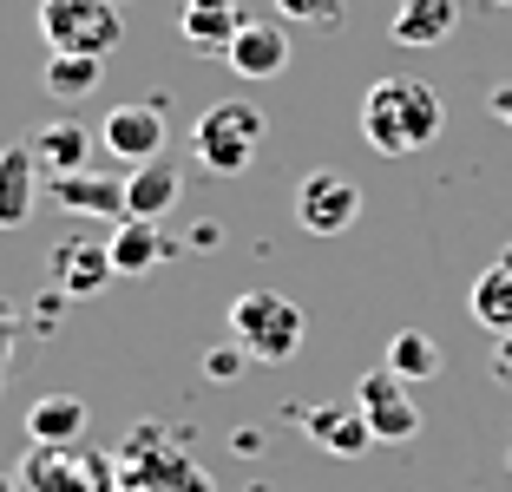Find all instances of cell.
<instances>
[{
  "instance_id": "6da1fadb",
  "label": "cell",
  "mask_w": 512,
  "mask_h": 492,
  "mask_svg": "<svg viewBox=\"0 0 512 492\" xmlns=\"http://www.w3.org/2000/svg\"><path fill=\"white\" fill-rule=\"evenodd\" d=\"M440 92L427 79H375L362 99V138L381 158H414L440 138Z\"/></svg>"
},
{
  "instance_id": "7a4b0ae2",
  "label": "cell",
  "mask_w": 512,
  "mask_h": 492,
  "mask_svg": "<svg viewBox=\"0 0 512 492\" xmlns=\"http://www.w3.org/2000/svg\"><path fill=\"white\" fill-rule=\"evenodd\" d=\"M230 342L250 361H263V368H283V361H296L302 342H309V315H302L283 289H243V296L230 302Z\"/></svg>"
},
{
  "instance_id": "3957f363",
  "label": "cell",
  "mask_w": 512,
  "mask_h": 492,
  "mask_svg": "<svg viewBox=\"0 0 512 492\" xmlns=\"http://www.w3.org/2000/svg\"><path fill=\"white\" fill-rule=\"evenodd\" d=\"M263 132H270V119H263L250 99H217L211 112H197L191 151H197V164H204V171H217V178H237V171H250Z\"/></svg>"
},
{
  "instance_id": "277c9868",
  "label": "cell",
  "mask_w": 512,
  "mask_h": 492,
  "mask_svg": "<svg viewBox=\"0 0 512 492\" xmlns=\"http://www.w3.org/2000/svg\"><path fill=\"white\" fill-rule=\"evenodd\" d=\"M40 33L53 53H92V60H106L125 40L112 0H40Z\"/></svg>"
},
{
  "instance_id": "5b68a950",
  "label": "cell",
  "mask_w": 512,
  "mask_h": 492,
  "mask_svg": "<svg viewBox=\"0 0 512 492\" xmlns=\"http://www.w3.org/2000/svg\"><path fill=\"white\" fill-rule=\"evenodd\" d=\"M355 407H362V420L375 427L381 447H407V440L421 433V407H414V388H407L394 368H368L362 381H355Z\"/></svg>"
},
{
  "instance_id": "8992f818",
  "label": "cell",
  "mask_w": 512,
  "mask_h": 492,
  "mask_svg": "<svg viewBox=\"0 0 512 492\" xmlns=\"http://www.w3.org/2000/svg\"><path fill=\"white\" fill-rule=\"evenodd\" d=\"M362 217V191L342 178V171H309L296 184V224L309 237H342L348 224Z\"/></svg>"
},
{
  "instance_id": "52a82bcc",
  "label": "cell",
  "mask_w": 512,
  "mask_h": 492,
  "mask_svg": "<svg viewBox=\"0 0 512 492\" xmlns=\"http://www.w3.org/2000/svg\"><path fill=\"white\" fill-rule=\"evenodd\" d=\"M99 145L112 158H125L132 171L151 158H165V105H112L106 125H99Z\"/></svg>"
},
{
  "instance_id": "ba28073f",
  "label": "cell",
  "mask_w": 512,
  "mask_h": 492,
  "mask_svg": "<svg viewBox=\"0 0 512 492\" xmlns=\"http://www.w3.org/2000/svg\"><path fill=\"white\" fill-rule=\"evenodd\" d=\"M296 427L316 440L322 453H335V460H362V453H375V427L362 420V407H355V394L348 401H329V407H309V414H296Z\"/></svg>"
},
{
  "instance_id": "9c48e42d",
  "label": "cell",
  "mask_w": 512,
  "mask_h": 492,
  "mask_svg": "<svg viewBox=\"0 0 512 492\" xmlns=\"http://www.w3.org/2000/svg\"><path fill=\"white\" fill-rule=\"evenodd\" d=\"M106 276H119L112 269V250L106 243H86V237H66L60 256H53V289H60L66 302H86L106 289Z\"/></svg>"
},
{
  "instance_id": "30bf717a",
  "label": "cell",
  "mask_w": 512,
  "mask_h": 492,
  "mask_svg": "<svg viewBox=\"0 0 512 492\" xmlns=\"http://www.w3.org/2000/svg\"><path fill=\"white\" fill-rule=\"evenodd\" d=\"M230 73L237 79H276L289 66V33H283V20H250V27L230 40Z\"/></svg>"
},
{
  "instance_id": "8fae6325",
  "label": "cell",
  "mask_w": 512,
  "mask_h": 492,
  "mask_svg": "<svg viewBox=\"0 0 512 492\" xmlns=\"http://www.w3.org/2000/svg\"><path fill=\"white\" fill-rule=\"evenodd\" d=\"M243 27H250V14L237 0H184V14H178L184 46H197V53H230V40Z\"/></svg>"
},
{
  "instance_id": "7c38bea8",
  "label": "cell",
  "mask_w": 512,
  "mask_h": 492,
  "mask_svg": "<svg viewBox=\"0 0 512 492\" xmlns=\"http://www.w3.org/2000/svg\"><path fill=\"white\" fill-rule=\"evenodd\" d=\"M33 197H40V158H33V145H7L0 151V230L27 224Z\"/></svg>"
},
{
  "instance_id": "4fadbf2b",
  "label": "cell",
  "mask_w": 512,
  "mask_h": 492,
  "mask_svg": "<svg viewBox=\"0 0 512 492\" xmlns=\"http://www.w3.org/2000/svg\"><path fill=\"white\" fill-rule=\"evenodd\" d=\"M60 210L73 217H106V224H125L132 210H125V178H92V171H73V178L53 184Z\"/></svg>"
},
{
  "instance_id": "5bb4252c",
  "label": "cell",
  "mask_w": 512,
  "mask_h": 492,
  "mask_svg": "<svg viewBox=\"0 0 512 492\" xmlns=\"http://www.w3.org/2000/svg\"><path fill=\"white\" fill-rule=\"evenodd\" d=\"M178 191H184V171L171 158H151V164H138L132 178H125V210L145 217V224H158V217L178 204Z\"/></svg>"
},
{
  "instance_id": "9a60e30c",
  "label": "cell",
  "mask_w": 512,
  "mask_h": 492,
  "mask_svg": "<svg viewBox=\"0 0 512 492\" xmlns=\"http://www.w3.org/2000/svg\"><path fill=\"white\" fill-rule=\"evenodd\" d=\"M92 145H99V132H86V125H73V119H53L46 132H33V158H40L53 178L86 171V164H92Z\"/></svg>"
},
{
  "instance_id": "2e32d148",
  "label": "cell",
  "mask_w": 512,
  "mask_h": 492,
  "mask_svg": "<svg viewBox=\"0 0 512 492\" xmlns=\"http://www.w3.org/2000/svg\"><path fill=\"white\" fill-rule=\"evenodd\" d=\"M86 433V401L79 394H46L27 407V440L33 447H73Z\"/></svg>"
},
{
  "instance_id": "e0dca14e",
  "label": "cell",
  "mask_w": 512,
  "mask_h": 492,
  "mask_svg": "<svg viewBox=\"0 0 512 492\" xmlns=\"http://www.w3.org/2000/svg\"><path fill=\"white\" fill-rule=\"evenodd\" d=\"M453 27H460V7L453 0H401L388 33H394V46H440Z\"/></svg>"
},
{
  "instance_id": "ac0fdd59",
  "label": "cell",
  "mask_w": 512,
  "mask_h": 492,
  "mask_svg": "<svg viewBox=\"0 0 512 492\" xmlns=\"http://www.w3.org/2000/svg\"><path fill=\"white\" fill-rule=\"evenodd\" d=\"M106 250H112V269H119V276H145V269L165 263V230L145 224V217H125L106 237Z\"/></svg>"
},
{
  "instance_id": "d6986e66",
  "label": "cell",
  "mask_w": 512,
  "mask_h": 492,
  "mask_svg": "<svg viewBox=\"0 0 512 492\" xmlns=\"http://www.w3.org/2000/svg\"><path fill=\"white\" fill-rule=\"evenodd\" d=\"M467 315L486 335H512V269L506 263L480 269V283H473V296H467Z\"/></svg>"
},
{
  "instance_id": "ffe728a7",
  "label": "cell",
  "mask_w": 512,
  "mask_h": 492,
  "mask_svg": "<svg viewBox=\"0 0 512 492\" xmlns=\"http://www.w3.org/2000/svg\"><path fill=\"white\" fill-rule=\"evenodd\" d=\"M381 368H394L407 388H414V381H434L440 374V342L421 335V328H401V335L388 342V361H381Z\"/></svg>"
},
{
  "instance_id": "44dd1931",
  "label": "cell",
  "mask_w": 512,
  "mask_h": 492,
  "mask_svg": "<svg viewBox=\"0 0 512 492\" xmlns=\"http://www.w3.org/2000/svg\"><path fill=\"white\" fill-rule=\"evenodd\" d=\"M99 79H106V60H92V53H53L40 86L53 99H86V92H99Z\"/></svg>"
},
{
  "instance_id": "7402d4cb",
  "label": "cell",
  "mask_w": 512,
  "mask_h": 492,
  "mask_svg": "<svg viewBox=\"0 0 512 492\" xmlns=\"http://www.w3.org/2000/svg\"><path fill=\"white\" fill-rule=\"evenodd\" d=\"M342 0H276V20H296V27H316V33H335L342 27Z\"/></svg>"
},
{
  "instance_id": "603a6c76",
  "label": "cell",
  "mask_w": 512,
  "mask_h": 492,
  "mask_svg": "<svg viewBox=\"0 0 512 492\" xmlns=\"http://www.w3.org/2000/svg\"><path fill=\"white\" fill-rule=\"evenodd\" d=\"M243 368H250V355H243L237 342H230V348H211V355H204V374H211V381H237Z\"/></svg>"
},
{
  "instance_id": "cb8c5ba5",
  "label": "cell",
  "mask_w": 512,
  "mask_h": 492,
  "mask_svg": "<svg viewBox=\"0 0 512 492\" xmlns=\"http://www.w3.org/2000/svg\"><path fill=\"white\" fill-rule=\"evenodd\" d=\"M14 348H20V315L0 302V374H7V361H14Z\"/></svg>"
},
{
  "instance_id": "d4e9b609",
  "label": "cell",
  "mask_w": 512,
  "mask_h": 492,
  "mask_svg": "<svg viewBox=\"0 0 512 492\" xmlns=\"http://www.w3.org/2000/svg\"><path fill=\"white\" fill-rule=\"evenodd\" d=\"M493 374H499V381H512V335H499V348H493Z\"/></svg>"
},
{
  "instance_id": "484cf974",
  "label": "cell",
  "mask_w": 512,
  "mask_h": 492,
  "mask_svg": "<svg viewBox=\"0 0 512 492\" xmlns=\"http://www.w3.org/2000/svg\"><path fill=\"white\" fill-rule=\"evenodd\" d=\"M486 105H493L499 125H512V86H493V99H486Z\"/></svg>"
},
{
  "instance_id": "4316f807",
  "label": "cell",
  "mask_w": 512,
  "mask_h": 492,
  "mask_svg": "<svg viewBox=\"0 0 512 492\" xmlns=\"http://www.w3.org/2000/svg\"><path fill=\"white\" fill-rule=\"evenodd\" d=\"M217 237H224L217 224H197V230H191V250H217Z\"/></svg>"
},
{
  "instance_id": "83f0119b",
  "label": "cell",
  "mask_w": 512,
  "mask_h": 492,
  "mask_svg": "<svg viewBox=\"0 0 512 492\" xmlns=\"http://www.w3.org/2000/svg\"><path fill=\"white\" fill-rule=\"evenodd\" d=\"M499 263H506V269H512V243H506V256H499Z\"/></svg>"
},
{
  "instance_id": "f1b7e54d",
  "label": "cell",
  "mask_w": 512,
  "mask_h": 492,
  "mask_svg": "<svg viewBox=\"0 0 512 492\" xmlns=\"http://www.w3.org/2000/svg\"><path fill=\"white\" fill-rule=\"evenodd\" d=\"M493 7H512V0H493Z\"/></svg>"
},
{
  "instance_id": "f546056e",
  "label": "cell",
  "mask_w": 512,
  "mask_h": 492,
  "mask_svg": "<svg viewBox=\"0 0 512 492\" xmlns=\"http://www.w3.org/2000/svg\"><path fill=\"white\" fill-rule=\"evenodd\" d=\"M506 466H512V447H506Z\"/></svg>"
},
{
  "instance_id": "4dcf8cb0",
  "label": "cell",
  "mask_w": 512,
  "mask_h": 492,
  "mask_svg": "<svg viewBox=\"0 0 512 492\" xmlns=\"http://www.w3.org/2000/svg\"><path fill=\"white\" fill-rule=\"evenodd\" d=\"M112 7H119V0H112Z\"/></svg>"
}]
</instances>
